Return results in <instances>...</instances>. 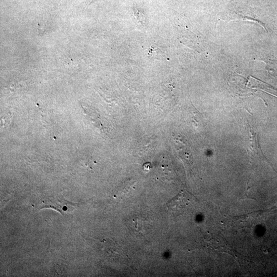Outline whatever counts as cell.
Returning a JSON list of instances; mask_svg holds the SVG:
<instances>
[{
    "label": "cell",
    "instance_id": "cell-3",
    "mask_svg": "<svg viewBox=\"0 0 277 277\" xmlns=\"http://www.w3.org/2000/svg\"><path fill=\"white\" fill-rule=\"evenodd\" d=\"M185 205V197L181 195H178L172 199L167 203L168 209L174 214L179 213Z\"/></svg>",
    "mask_w": 277,
    "mask_h": 277
},
{
    "label": "cell",
    "instance_id": "cell-4",
    "mask_svg": "<svg viewBox=\"0 0 277 277\" xmlns=\"http://www.w3.org/2000/svg\"><path fill=\"white\" fill-rule=\"evenodd\" d=\"M134 185H131V183H129L128 184L126 185V186H124L122 189L121 190L120 192L122 193V195H128L132 190L134 188L133 187Z\"/></svg>",
    "mask_w": 277,
    "mask_h": 277
},
{
    "label": "cell",
    "instance_id": "cell-2",
    "mask_svg": "<svg viewBox=\"0 0 277 277\" xmlns=\"http://www.w3.org/2000/svg\"><path fill=\"white\" fill-rule=\"evenodd\" d=\"M248 130L249 134L251 135L250 138H249V144L247 149V151L252 156L260 158L262 160L266 161V158L263 155L262 151L259 145L258 135L254 131L253 129L252 128L251 125L248 124Z\"/></svg>",
    "mask_w": 277,
    "mask_h": 277
},
{
    "label": "cell",
    "instance_id": "cell-1",
    "mask_svg": "<svg viewBox=\"0 0 277 277\" xmlns=\"http://www.w3.org/2000/svg\"><path fill=\"white\" fill-rule=\"evenodd\" d=\"M43 204L44 208H51V209L58 211L62 215H64L66 212L72 211V207L74 206L73 203L57 197L50 198L44 201Z\"/></svg>",
    "mask_w": 277,
    "mask_h": 277
}]
</instances>
